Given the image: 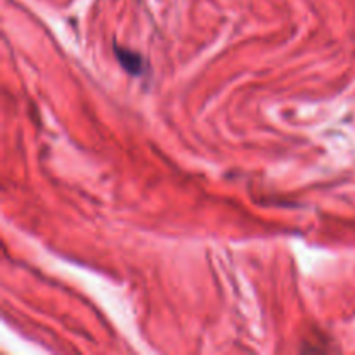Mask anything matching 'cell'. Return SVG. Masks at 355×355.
<instances>
[{
  "label": "cell",
  "instance_id": "cell-1",
  "mask_svg": "<svg viewBox=\"0 0 355 355\" xmlns=\"http://www.w3.org/2000/svg\"><path fill=\"white\" fill-rule=\"evenodd\" d=\"M118 58H120V61L123 62L125 68H128L130 71L134 73L141 71V55L132 54V52L128 51H118Z\"/></svg>",
  "mask_w": 355,
  "mask_h": 355
}]
</instances>
